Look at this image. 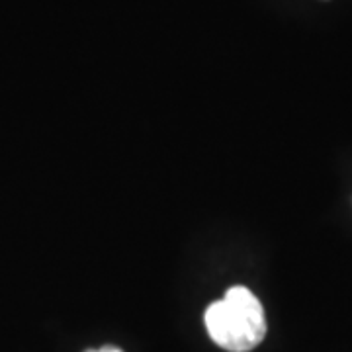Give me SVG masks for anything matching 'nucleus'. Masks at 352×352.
I'll list each match as a JSON object with an SVG mask.
<instances>
[{
    "mask_svg": "<svg viewBox=\"0 0 352 352\" xmlns=\"http://www.w3.org/2000/svg\"><path fill=\"white\" fill-rule=\"evenodd\" d=\"M87 352H124V351H122V349H118V346L108 344V346H102V349H96V351H87Z\"/></svg>",
    "mask_w": 352,
    "mask_h": 352,
    "instance_id": "2",
    "label": "nucleus"
},
{
    "mask_svg": "<svg viewBox=\"0 0 352 352\" xmlns=\"http://www.w3.org/2000/svg\"><path fill=\"white\" fill-rule=\"evenodd\" d=\"M204 321L212 340L229 352L252 351L266 337L263 303L245 286L227 289L223 300L206 309Z\"/></svg>",
    "mask_w": 352,
    "mask_h": 352,
    "instance_id": "1",
    "label": "nucleus"
}]
</instances>
